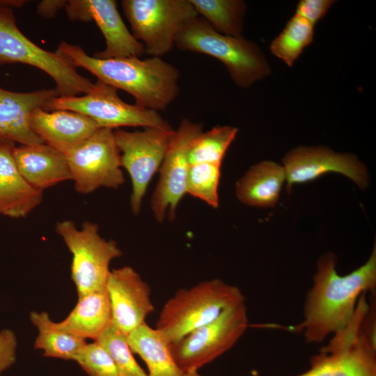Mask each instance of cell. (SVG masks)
I'll return each mask as SVG.
<instances>
[{"label":"cell","mask_w":376,"mask_h":376,"mask_svg":"<svg viewBox=\"0 0 376 376\" xmlns=\"http://www.w3.org/2000/svg\"><path fill=\"white\" fill-rule=\"evenodd\" d=\"M332 253L318 261L314 283L307 295L304 320L295 329L304 332L307 343H320L343 329L351 321L360 297L376 285V249L368 260L351 273L341 276Z\"/></svg>","instance_id":"obj_1"},{"label":"cell","mask_w":376,"mask_h":376,"mask_svg":"<svg viewBox=\"0 0 376 376\" xmlns=\"http://www.w3.org/2000/svg\"><path fill=\"white\" fill-rule=\"evenodd\" d=\"M56 52L75 68H83L99 80L130 93L135 104L145 109L164 110L180 91L179 70L160 57L102 59L66 42H61Z\"/></svg>","instance_id":"obj_2"},{"label":"cell","mask_w":376,"mask_h":376,"mask_svg":"<svg viewBox=\"0 0 376 376\" xmlns=\"http://www.w3.org/2000/svg\"><path fill=\"white\" fill-rule=\"evenodd\" d=\"M175 46L180 50L206 54L219 60L240 88H249L271 72L264 54L256 44L242 36L219 33L198 16L180 29Z\"/></svg>","instance_id":"obj_3"},{"label":"cell","mask_w":376,"mask_h":376,"mask_svg":"<svg viewBox=\"0 0 376 376\" xmlns=\"http://www.w3.org/2000/svg\"><path fill=\"white\" fill-rule=\"evenodd\" d=\"M240 290L219 279L205 281L188 289H180L164 304L156 329L174 343L226 310L244 303Z\"/></svg>","instance_id":"obj_4"},{"label":"cell","mask_w":376,"mask_h":376,"mask_svg":"<svg viewBox=\"0 0 376 376\" xmlns=\"http://www.w3.org/2000/svg\"><path fill=\"white\" fill-rule=\"evenodd\" d=\"M0 2V65L20 63L43 70L55 81L62 97L90 92L93 86L90 79L79 74L58 52L38 47L17 28L11 6L24 1Z\"/></svg>","instance_id":"obj_5"},{"label":"cell","mask_w":376,"mask_h":376,"mask_svg":"<svg viewBox=\"0 0 376 376\" xmlns=\"http://www.w3.org/2000/svg\"><path fill=\"white\" fill-rule=\"evenodd\" d=\"M367 312L358 305L349 324L312 357L308 370L296 376H376L375 331L366 325Z\"/></svg>","instance_id":"obj_6"},{"label":"cell","mask_w":376,"mask_h":376,"mask_svg":"<svg viewBox=\"0 0 376 376\" xmlns=\"http://www.w3.org/2000/svg\"><path fill=\"white\" fill-rule=\"evenodd\" d=\"M56 232L72 255L71 278L78 297L106 287L110 263L122 255L116 242L102 237L98 225L88 221L80 229L71 220L58 221Z\"/></svg>","instance_id":"obj_7"},{"label":"cell","mask_w":376,"mask_h":376,"mask_svg":"<svg viewBox=\"0 0 376 376\" xmlns=\"http://www.w3.org/2000/svg\"><path fill=\"white\" fill-rule=\"evenodd\" d=\"M121 5L133 36L155 57L169 52L183 25L198 16L189 0H123Z\"/></svg>","instance_id":"obj_8"},{"label":"cell","mask_w":376,"mask_h":376,"mask_svg":"<svg viewBox=\"0 0 376 376\" xmlns=\"http://www.w3.org/2000/svg\"><path fill=\"white\" fill-rule=\"evenodd\" d=\"M44 110L76 111L90 117L100 127L112 130L120 127L172 128L158 111L125 102L118 95L117 88L99 79L85 95L58 96Z\"/></svg>","instance_id":"obj_9"},{"label":"cell","mask_w":376,"mask_h":376,"mask_svg":"<svg viewBox=\"0 0 376 376\" xmlns=\"http://www.w3.org/2000/svg\"><path fill=\"white\" fill-rule=\"evenodd\" d=\"M247 327L246 309L242 303L169 344L170 350L177 365L188 375L228 351Z\"/></svg>","instance_id":"obj_10"},{"label":"cell","mask_w":376,"mask_h":376,"mask_svg":"<svg viewBox=\"0 0 376 376\" xmlns=\"http://www.w3.org/2000/svg\"><path fill=\"white\" fill-rule=\"evenodd\" d=\"M65 155L75 189L80 194L102 187L117 189L125 182L112 129H98Z\"/></svg>","instance_id":"obj_11"},{"label":"cell","mask_w":376,"mask_h":376,"mask_svg":"<svg viewBox=\"0 0 376 376\" xmlns=\"http://www.w3.org/2000/svg\"><path fill=\"white\" fill-rule=\"evenodd\" d=\"M174 131L159 127L134 132L113 130L121 167L131 179L130 207L135 215L140 212L148 185L160 169Z\"/></svg>","instance_id":"obj_12"},{"label":"cell","mask_w":376,"mask_h":376,"mask_svg":"<svg viewBox=\"0 0 376 376\" xmlns=\"http://www.w3.org/2000/svg\"><path fill=\"white\" fill-rule=\"evenodd\" d=\"M203 132L200 123L183 119L171 139L159 169V178L150 205L154 217L162 223L166 214L175 216L178 205L186 193L189 167L188 152L192 141Z\"/></svg>","instance_id":"obj_13"},{"label":"cell","mask_w":376,"mask_h":376,"mask_svg":"<svg viewBox=\"0 0 376 376\" xmlns=\"http://www.w3.org/2000/svg\"><path fill=\"white\" fill-rule=\"evenodd\" d=\"M288 192L294 185L308 182L327 173H341L361 189L368 185L366 166L354 155L338 153L324 147L301 146L290 150L283 159Z\"/></svg>","instance_id":"obj_14"},{"label":"cell","mask_w":376,"mask_h":376,"mask_svg":"<svg viewBox=\"0 0 376 376\" xmlns=\"http://www.w3.org/2000/svg\"><path fill=\"white\" fill-rule=\"evenodd\" d=\"M66 13L71 20L94 21L106 41L105 49L94 57L102 59L141 57L146 52L125 26L113 0L67 1Z\"/></svg>","instance_id":"obj_15"},{"label":"cell","mask_w":376,"mask_h":376,"mask_svg":"<svg viewBox=\"0 0 376 376\" xmlns=\"http://www.w3.org/2000/svg\"><path fill=\"white\" fill-rule=\"evenodd\" d=\"M112 324L125 335L145 322L154 311L150 288L131 267L110 271L107 281Z\"/></svg>","instance_id":"obj_16"},{"label":"cell","mask_w":376,"mask_h":376,"mask_svg":"<svg viewBox=\"0 0 376 376\" xmlns=\"http://www.w3.org/2000/svg\"><path fill=\"white\" fill-rule=\"evenodd\" d=\"M58 96L56 88L18 93L0 87V139L22 145L44 143L31 130L30 116L38 108L45 109L52 99Z\"/></svg>","instance_id":"obj_17"},{"label":"cell","mask_w":376,"mask_h":376,"mask_svg":"<svg viewBox=\"0 0 376 376\" xmlns=\"http://www.w3.org/2000/svg\"><path fill=\"white\" fill-rule=\"evenodd\" d=\"M29 125L45 143L64 155L101 128L92 118L81 113L68 110L49 112L42 108L32 111Z\"/></svg>","instance_id":"obj_18"},{"label":"cell","mask_w":376,"mask_h":376,"mask_svg":"<svg viewBox=\"0 0 376 376\" xmlns=\"http://www.w3.org/2000/svg\"><path fill=\"white\" fill-rule=\"evenodd\" d=\"M13 142L0 139V214L26 217L42 201V191L29 185L13 157Z\"/></svg>","instance_id":"obj_19"},{"label":"cell","mask_w":376,"mask_h":376,"mask_svg":"<svg viewBox=\"0 0 376 376\" xmlns=\"http://www.w3.org/2000/svg\"><path fill=\"white\" fill-rule=\"evenodd\" d=\"M13 157L22 175L38 190L72 180L65 155L47 143L15 146Z\"/></svg>","instance_id":"obj_20"},{"label":"cell","mask_w":376,"mask_h":376,"mask_svg":"<svg viewBox=\"0 0 376 376\" xmlns=\"http://www.w3.org/2000/svg\"><path fill=\"white\" fill-rule=\"evenodd\" d=\"M54 323L58 329L71 335L95 340L111 323L107 285L79 297L77 304L67 318Z\"/></svg>","instance_id":"obj_21"},{"label":"cell","mask_w":376,"mask_h":376,"mask_svg":"<svg viewBox=\"0 0 376 376\" xmlns=\"http://www.w3.org/2000/svg\"><path fill=\"white\" fill-rule=\"evenodd\" d=\"M285 182L283 166L272 161H263L251 166L237 182L235 192L245 205L271 207L278 202Z\"/></svg>","instance_id":"obj_22"},{"label":"cell","mask_w":376,"mask_h":376,"mask_svg":"<svg viewBox=\"0 0 376 376\" xmlns=\"http://www.w3.org/2000/svg\"><path fill=\"white\" fill-rule=\"evenodd\" d=\"M127 341L132 353L146 363L148 376H187L175 361L163 334L146 322L127 335Z\"/></svg>","instance_id":"obj_23"},{"label":"cell","mask_w":376,"mask_h":376,"mask_svg":"<svg viewBox=\"0 0 376 376\" xmlns=\"http://www.w3.org/2000/svg\"><path fill=\"white\" fill-rule=\"evenodd\" d=\"M30 320L38 329L34 348L42 350L44 357L73 360L78 350L86 343L84 339L58 329L45 311H32Z\"/></svg>","instance_id":"obj_24"},{"label":"cell","mask_w":376,"mask_h":376,"mask_svg":"<svg viewBox=\"0 0 376 376\" xmlns=\"http://www.w3.org/2000/svg\"><path fill=\"white\" fill-rule=\"evenodd\" d=\"M201 15L216 31L242 36L246 4L242 0H189Z\"/></svg>","instance_id":"obj_25"},{"label":"cell","mask_w":376,"mask_h":376,"mask_svg":"<svg viewBox=\"0 0 376 376\" xmlns=\"http://www.w3.org/2000/svg\"><path fill=\"white\" fill-rule=\"evenodd\" d=\"M314 26L295 14L272 40L270 51L276 58L291 67L304 49L312 42Z\"/></svg>","instance_id":"obj_26"},{"label":"cell","mask_w":376,"mask_h":376,"mask_svg":"<svg viewBox=\"0 0 376 376\" xmlns=\"http://www.w3.org/2000/svg\"><path fill=\"white\" fill-rule=\"evenodd\" d=\"M237 132V127L229 125H217L207 132H202L192 141L189 147V164L211 163L221 165L224 157Z\"/></svg>","instance_id":"obj_27"},{"label":"cell","mask_w":376,"mask_h":376,"mask_svg":"<svg viewBox=\"0 0 376 376\" xmlns=\"http://www.w3.org/2000/svg\"><path fill=\"white\" fill-rule=\"evenodd\" d=\"M221 166L211 163L190 164L187 178L186 193L202 200L213 208H217Z\"/></svg>","instance_id":"obj_28"},{"label":"cell","mask_w":376,"mask_h":376,"mask_svg":"<svg viewBox=\"0 0 376 376\" xmlns=\"http://www.w3.org/2000/svg\"><path fill=\"white\" fill-rule=\"evenodd\" d=\"M94 341L104 347L112 357L119 376H148L135 360L127 336L112 322Z\"/></svg>","instance_id":"obj_29"},{"label":"cell","mask_w":376,"mask_h":376,"mask_svg":"<svg viewBox=\"0 0 376 376\" xmlns=\"http://www.w3.org/2000/svg\"><path fill=\"white\" fill-rule=\"evenodd\" d=\"M73 360L89 376H119L115 363L106 349L94 341L86 343L75 355Z\"/></svg>","instance_id":"obj_30"},{"label":"cell","mask_w":376,"mask_h":376,"mask_svg":"<svg viewBox=\"0 0 376 376\" xmlns=\"http://www.w3.org/2000/svg\"><path fill=\"white\" fill-rule=\"evenodd\" d=\"M334 3L333 0H301L296 6L295 14L315 26L324 17Z\"/></svg>","instance_id":"obj_31"},{"label":"cell","mask_w":376,"mask_h":376,"mask_svg":"<svg viewBox=\"0 0 376 376\" xmlns=\"http://www.w3.org/2000/svg\"><path fill=\"white\" fill-rule=\"evenodd\" d=\"M17 338L8 329L0 331V375L16 361Z\"/></svg>","instance_id":"obj_32"},{"label":"cell","mask_w":376,"mask_h":376,"mask_svg":"<svg viewBox=\"0 0 376 376\" xmlns=\"http://www.w3.org/2000/svg\"><path fill=\"white\" fill-rule=\"evenodd\" d=\"M67 1L45 0L39 3L37 12L41 16L46 18L53 17L58 10L65 7Z\"/></svg>","instance_id":"obj_33"}]
</instances>
